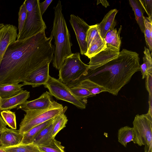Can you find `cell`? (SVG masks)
Segmentation results:
<instances>
[{
	"mask_svg": "<svg viewBox=\"0 0 152 152\" xmlns=\"http://www.w3.org/2000/svg\"><path fill=\"white\" fill-rule=\"evenodd\" d=\"M152 73L148 74L146 77V88L150 96H152Z\"/></svg>",
	"mask_w": 152,
	"mask_h": 152,
	"instance_id": "e575fe53",
	"label": "cell"
},
{
	"mask_svg": "<svg viewBox=\"0 0 152 152\" xmlns=\"http://www.w3.org/2000/svg\"><path fill=\"white\" fill-rule=\"evenodd\" d=\"M67 109L57 102L47 109L41 110H27L20 124L19 129L23 134L34 127L65 113Z\"/></svg>",
	"mask_w": 152,
	"mask_h": 152,
	"instance_id": "277c9868",
	"label": "cell"
},
{
	"mask_svg": "<svg viewBox=\"0 0 152 152\" xmlns=\"http://www.w3.org/2000/svg\"><path fill=\"white\" fill-rule=\"evenodd\" d=\"M17 28L12 25L6 24L0 29V65L7 47L15 41Z\"/></svg>",
	"mask_w": 152,
	"mask_h": 152,
	"instance_id": "8fae6325",
	"label": "cell"
},
{
	"mask_svg": "<svg viewBox=\"0 0 152 152\" xmlns=\"http://www.w3.org/2000/svg\"><path fill=\"white\" fill-rule=\"evenodd\" d=\"M68 120L65 113L61 114L55 117L53 129L52 137L55 138L57 134L65 127Z\"/></svg>",
	"mask_w": 152,
	"mask_h": 152,
	"instance_id": "83f0119b",
	"label": "cell"
},
{
	"mask_svg": "<svg viewBox=\"0 0 152 152\" xmlns=\"http://www.w3.org/2000/svg\"><path fill=\"white\" fill-rule=\"evenodd\" d=\"M101 37L98 28V24L90 26L86 36V41L88 48L91 44Z\"/></svg>",
	"mask_w": 152,
	"mask_h": 152,
	"instance_id": "4dcf8cb0",
	"label": "cell"
},
{
	"mask_svg": "<svg viewBox=\"0 0 152 152\" xmlns=\"http://www.w3.org/2000/svg\"><path fill=\"white\" fill-rule=\"evenodd\" d=\"M75 86L85 88L94 96L101 92H106V89L103 87L88 79L83 80L75 84L68 86L70 88Z\"/></svg>",
	"mask_w": 152,
	"mask_h": 152,
	"instance_id": "7402d4cb",
	"label": "cell"
},
{
	"mask_svg": "<svg viewBox=\"0 0 152 152\" xmlns=\"http://www.w3.org/2000/svg\"><path fill=\"white\" fill-rule=\"evenodd\" d=\"M148 17L152 19V0H140Z\"/></svg>",
	"mask_w": 152,
	"mask_h": 152,
	"instance_id": "836d02e7",
	"label": "cell"
},
{
	"mask_svg": "<svg viewBox=\"0 0 152 152\" xmlns=\"http://www.w3.org/2000/svg\"><path fill=\"white\" fill-rule=\"evenodd\" d=\"M54 118L37 135L33 142L34 144L38 146H41L49 143L53 139L52 133Z\"/></svg>",
	"mask_w": 152,
	"mask_h": 152,
	"instance_id": "ac0fdd59",
	"label": "cell"
},
{
	"mask_svg": "<svg viewBox=\"0 0 152 152\" xmlns=\"http://www.w3.org/2000/svg\"><path fill=\"white\" fill-rule=\"evenodd\" d=\"M48 89L49 93L58 100L69 102L81 109L86 107V99H80L71 92L70 88L58 79L50 75L47 82L44 85Z\"/></svg>",
	"mask_w": 152,
	"mask_h": 152,
	"instance_id": "ba28073f",
	"label": "cell"
},
{
	"mask_svg": "<svg viewBox=\"0 0 152 152\" xmlns=\"http://www.w3.org/2000/svg\"><path fill=\"white\" fill-rule=\"evenodd\" d=\"M0 152H6L4 149L0 148Z\"/></svg>",
	"mask_w": 152,
	"mask_h": 152,
	"instance_id": "ab89813d",
	"label": "cell"
},
{
	"mask_svg": "<svg viewBox=\"0 0 152 152\" xmlns=\"http://www.w3.org/2000/svg\"><path fill=\"white\" fill-rule=\"evenodd\" d=\"M0 148H5L20 144L23 139V134L19 130L5 127L2 130Z\"/></svg>",
	"mask_w": 152,
	"mask_h": 152,
	"instance_id": "5bb4252c",
	"label": "cell"
},
{
	"mask_svg": "<svg viewBox=\"0 0 152 152\" xmlns=\"http://www.w3.org/2000/svg\"><path fill=\"white\" fill-rule=\"evenodd\" d=\"M2 130H0V145H1V134Z\"/></svg>",
	"mask_w": 152,
	"mask_h": 152,
	"instance_id": "60d3db41",
	"label": "cell"
},
{
	"mask_svg": "<svg viewBox=\"0 0 152 152\" xmlns=\"http://www.w3.org/2000/svg\"><path fill=\"white\" fill-rule=\"evenodd\" d=\"M69 21L75 34L80 53L82 55H84L88 49L86 38L90 26L83 19L73 14L70 15Z\"/></svg>",
	"mask_w": 152,
	"mask_h": 152,
	"instance_id": "9c48e42d",
	"label": "cell"
},
{
	"mask_svg": "<svg viewBox=\"0 0 152 152\" xmlns=\"http://www.w3.org/2000/svg\"><path fill=\"white\" fill-rule=\"evenodd\" d=\"M144 34L146 43L151 52L152 56V19L144 16Z\"/></svg>",
	"mask_w": 152,
	"mask_h": 152,
	"instance_id": "4316f807",
	"label": "cell"
},
{
	"mask_svg": "<svg viewBox=\"0 0 152 152\" xmlns=\"http://www.w3.org/2000/svg\"><path fill=\"white\" fill-rule=\"evenodd\" d=\"M118 12L116 9L111 10L105 15L101 22L98 24V29L102 38L109 31L114 28L116 24L115 17Z\"/></svg>",
	"mask_w": 152,
	"mask_h": 152,
	"instance_id": "2e32d148",
	"label": "cell"
},
{
	"mask_svg": "<svg viewBox=\"0 0 152 152\" xmlns=\"http://www.w3.org/2000/svg\"><path fill=\"white\" fill-rule=\"evenodd\" d=\"M52 1L53 0H46L42 3L40 2L39 8L42 15L45 13L47 8Z\"/></svg>",
	"mask_w": 152,
	"mask_h": 152,
	"instance_id": "d590c367",
	"label": "cell"
},
{
	"mask_svg": "<svg viewBox=\"0 0 152 152\" xmlns=\"http://www.w3.org/2000/svg\"><path fill=\"white\" fill-rule=\"evenodd\" d=\"M52 34L45 31L23 40L10 44L0 65V85L23 82L35 69L52 61L54 46Z\"/></svg>",
	"mask_w": 152,
	"mask_h": 152,
	"instance_id": "6da1fadb",
	"label": "cell"
},
{
	"mask_svg": "<svg viewBox=\"0 0 152 152\" xmlns=\"http://www.w3.org/2000/svg\"><path fill=\"white\" fill-rule=\"evenodd\" d=\"M129 3L134 11L135 19L141 31L144 33V24L143 14L145 10L140 0H129Z\"/></svg>",
	"mask_w": 152,
	"mask_h": 152,
	"instance_id": "ffe728a7",
	"label": "cell"
},
{
	"mask_svg": "<svg viewBox=\"0 0 152 152\" xmlns=\"http://www.w3.org/2000/svg\"><path fill=\"white\" fill-rule=\"evenodd\" d=\"M118 142L125 147H126L127 144L133 140V128L128 126L121 128L118 132Z\"/></svg>",
	"mask_w": 152,
	"mask_h": 152,
	"instance_id": "603a6c76",
	"label": "cell"
},
{
	"mask_svg": "<svg viewBox=\"0 0 152 152\" xmlns=\"http://www.w3.org/2000/svg\"><path fill=\"white\" fill-rule=\"evenodd\" d=\"M38 147L41 152H66L61 142L55 138L49 143Z\"/></svg>",
	"mask_w": 152,
	"mask_h": 152,
	"instance_id": "f1b7e54d",
	"label": "cell"
},
{
	"mask_svg": "<svg viewBox=\"0 0 152 152\" xmlns=\"http://www.w3.org/2000/svg\"><path fill=\"white\" fill-rule=\"evenodd\" d=\"M152 115L148 113L137 114L133 122L132 141L140 146H144V152H152Z\"/></svg>",
	"mask_w": 152,
	"mask_h": 152,
	"instance_id": "52a82bcc",
	"label": "cell"
},
{
	"mask_svg": "<svg viewBox=\"0 0 152 152\" xmlns=\"http://www.w3.org/2000/svg\"><path fill=\"white\" fill-rule=\"evenodd\" d=\"M53 119L37 125L23 135V139L20 144H29L33 143L37 135L52 121Z\"/></svg>",
	"mask_w": 152,
	"mask_h": 152,
	"instance_id": "44dd1931",
	"label": "cell"
},
{
	"mask_svg": "<svg viewBox=\"0 0 152 152\" xmlns=\"http://www.w3.org/2000/svg\"><path fill=\"white\" fill-rule=\"evenodd\" d=\"M69 88L73 94L80 99H86L88 97L94 96L87 89L80 87L75 86Z\"/></svg>",
	"mask_w": 152,
	"mask_h": 152,
	"instance_id": "d6a6232c",
	"label": "cell"
},
{
	"mask_svg": "<svg viewBox=\"0 0 152 152\" xmlns=\"http://www.w3.org/2000/svg\"><path fill=\"white\" fill-rule=\"evenodd\" d=\"M62 7L61 2L59 1L54 8V18L51 32L55 40L53 65L58 70L65 59L73 53L71 49L72 44L70 36L62 12Z\"/></svg>",
	"mask_w": 152,
	"mask_h": 152,
	"instance_id": "3957f363",
	"label": "cell"
},
{
	"mask_svg": "<svg viewBox=\"0 0 152 152\" xmlns=\"http://www.w3.org/2000/svg\"><path fill=\"white\" fill-rule=\"evenodd\" d=\"M4 25H5L3 23H0V29L2 28Z\"/></svg>",
	"mask_w": 152,
	"mask_h": 152,
	"instance_id": "f35d334b",
	"label": "cell"
},
{
	"mask_svg": "<svg viewBox=\"0 0 152 152\" xmlns=\"http://www.w3.org/2000/svg\"><path fill=\"white\" fill-rule=\"evenodd\" d=\"M22 84L4 83L0 85V97L7 99L13 96L20 93L23 90Z\"/></svg>",
	"mask_w": 152,
	"mask_h": 152,
	"instance_id": "d6986e66",
	"label": "cell"
},
{
	"mask_svg": "<svg viewBox=\"0 0 152 152\" xmlns=\"http://www.w3.org/2000/svg\"><path fill=\"white\" fill-rule=\"evenodd\" d=\"M120 51L107 48L99 53L90 58L89 68L91 70L103 65L117 57Z\"/></svg>",
	"mask_w": 152,
	"mask_h": 152,
	"instance_id": "4fadbf2b",
	"label": "cell"
},
{
	"mask_svg": "<svg viewBox=\"0 0 152 152\" xmlns=\"http://www.w3.org/2000/svg\"><path fill=\"white\" fill-rule=\"evenodd\" d=\"M7 124L3 120L2 118L0 116V130H2L6 127Z\"/></svg>",
	"mask_w": 152,
	"mask_h": 152,
	"instance_id": "8d00e7d4",
	"label": "cell"
},
{
	"mask_svg": "<svg viewBox=\"0 0 152 152\" xmlns=\"http://www.w3.org/2000/svg\"><path fill=\"white\" fill-rule=\"evenodd\" d=\"M39 0H26L27 15L23 29L17 40H23L45 31L46 26L41 13Z\"/></svg>",
	"mask_w": 152,
	"mask_h": 152,
	"instance_id": "5b68a950",
	"label": "cell"
},
{
	"mask_svg": "<svg viewBox=\"0 0 152 152\" xmlns=\"http://www.w3.org/2000/svg\"><path fill=\"white\" fill-rule=\"evenodd\" d=\"M99 3H101L102 5L105 7H107L109 5L108 2L106 0H98L97 1V5Z\"/></svg>",
	"mask_w": 152,
	"mask_h": 152,
	"instance_id": "74e56055",
	"label": "cell"
},
{
	"mask_svg": "<svg viewBox=\"0 0 152 152\" xmlns=\"http://www.w3.org/2000/svg\"><path fill=\"white\" fill-rule=\"evenodd\" d=\"M121 28V26L118 32L116 28H113L107 33L103 38L106 48L120 51L121 43L120 34Z\"/></svg>",
	"mask_w": 152,
	"mask_h": 152,
	"instance_id": "e0dca14e",
	"label": "cell"
},
{
	"mask_svg": "<svg viewBox=\"0 0 152 152\" xmlns=\"http://www.w3.org/2000/svg\"><path fill=\"white\" fill-rule=\"evenodd\" d=\"M30 92L23 90L18 94L7 99L1 98L0 111L10 110L17 107L27 101L30 97Z\"/></svg>",
	"mask_w": 152,
	"mask_h": 152,
	"instance_id": "9a60e30c",
	"label": "cell"
},
{
	"mask_svg": "<svg viewBox=\"0 0 152 152\" xmlns=\"http://www.w3.org/2000/svg\"><path fill=\"white\" fill-rule=\"evenodd\" d=\"M56 102L53 99L49 92L43 93L39 98L33 100L26 101L19 105L17 109L24 111L27 110H41L47 109L53 105Z\"/></svg>",
	"mask_w": 152,
	"mask_h": 152,
	"instance_id": "30bf717a",
	"label": "cell"
},
{
	"mask_svg": "<svg viewBox=\"0 0 152 152\" xmlns=\"http://www.w3.org/2000/svg\"><path fill=\"white\" fill-rule=\"evenodd\" d=\"M50 63L45 64L31 72L23 82V85H31L32 87L34 88L45 84L50 76Z\"/></svg>",
	"mask_w": 152,
	"mask_h": 152,
	"instance_id": "7c38bea8",
	"label": "cell"
},
{
	"mask_svg": "<svg viewBox=\"0 0 152 152\" xmlns=\"http://www.w3.org/2000/svg\"><path fill=\"white\" fill-rule=\"evenodd\" d=\"M106 48L104 41L100 37L91 44L84 55L90 58L104 50Z\"/></svg>",
	"mask_w": 152,
	"mask_h": 152,
	"instance_id": "d4e9b609",
	"label": "cell"
},
{
	"mask_svg": "<svg viewBox=\"0 0 152 152\" xmlns=\"http://www.w3.org/2000/svg\"><path fill=\"white\" fill-rule=\"evenodd\" d=\"M143 53V63L140 66L142 79L146 78L148 74L152 73V58L149 49L145 47Z\"/></svg>",
	"mask_w": 152,
	"mask_h": 152,
	"instance_id": "cb8c5ba5",
	"label": "cell"
},
{
	"mask_svg": "<svg viewBox=\"0 0 152 152\" xmlns=\"http://www.w3.org/2000/svg\"><path fill=\"white\" fill-rule=\"evenodd\" d=\"M140 66L138 54L123 49L117 57L94 69H89L86 75L72 84L88 79L103 87L106 92L117 95L134 74L140 71Z\"/></svg>",
	"mask_w": 152,
	"mask_h": 152,
	"instance_id": "7a4b0ae2",
	"label": "cell"
},
{
	"mask_svg": "<svg viewBox=\"0 0 152 152\" xmlns=\"http://www.w3.org/2000/svg\"><path fill=\"white\" fill-rule=\"evenodd\" d=\"M89 69L88 65L81 61L79 53H72L65 59L59 70L58 79L67 85L86 75Z\"/></svg>",
	"mask_w": 152,
	"mask_h": 152,
	"instance_id": "8992f818",
	"label": "cell"
},
{
	"mask_svg": "<svg viewBox=\"0 0 152 152\" xmlns=\"http://www.w3.org/2000/svg\"><path fill=\"white\" fill-rule=\"evenodd\" d=\"M27 15V11L26 7V0L20 7L18 12V33L17 38L20 36L24 26Z\"/></svg>",
	"mask_w": 152,
	"mask_h": 152,
	"instance_id": "1f68e13d",
	"label": "cell"
},
{
	"mask_svg": "<svg viewBox=\"0 0 152 152\" xmlns=\"http://www.w3.org/2000/svg\"><path fill=\"white\" fill-rule=\"evenodd\" d=\"M1 148L6 152H41L38 146L33 143L29 144H20L12 146Z\"/></svg>",
	"mask_w": 152,
	"mask_h": 152,
	"instance_id": "484cf974",
	"label": "cell"
},
{
	"mask_svg": "<svg viewBox=\"0 0 152 152\" xmlns=\"http://www.w3.org/2000/svg\"><path fill=\"white\" fill-rule=\"evenodd\" d=\"M1 115L7 125L11 129H16V115L15 112L10 110H3L1 111Z\"/></svg>",
	"mask_w": 152,
	"mask_h": 152,
	"instance_id": "f546056e",
	"label": "cell"
}]
</instances>
